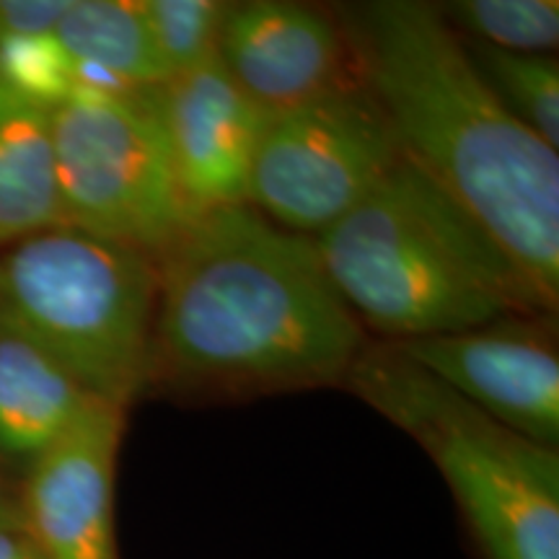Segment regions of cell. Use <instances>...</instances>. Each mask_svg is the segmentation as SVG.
Here are the masks:
<instances>
[{"instance_id": "8", "label": "cell", "mask_w": 559, "mask_h": 559, "mask_svg": "<svg viewBox=\"0 0 559 559\" xmlns=\"http://www.w3.org/2000/svg\"><path fill=\"white\" fill-rule=\"evenodd\" d=\"M394 345L506 428L557 445L559 353L542 317H510Z\"/></svg>"}, {"instance_id": "4", "label": "cell", "mask_w": 559, "mask_h": 559, "mask_svg": "<svg viewBox=\"0 0 559 559\" xmlns=\"http://www.w3.org/2000/svg\"><path fill=\"white\" fill-rule=\"evenodd\" d=\"M156 293L151 257L73 226L0 251V334L29 342L124 412L148 389Z\"/></svg>"}, {"instance_id": "14", "label": "cell", "mask_w": 559, "mask_h": 559, "mask_svg": "<svg viewBox=\"0 0 559 559\" xmlns=\"http://www.w3.org/2000/svg\"><path fill=\"white\" fill-rule=\"evenodd\" d=\"M58 226L52 111L0 83V249Z\"/></svg>"}, {"instance_id": "11", "label": "cell", "mask_w": 559, "mask_h": 559, "mask_svg": "<svg viewBox=\"0 0 559 559\" xmlns=\"http://www.w3.org/2000/svg\"><path fill=\"white\" fill-rule=\"evenodd\" d=\"M218 60L243 94L270 115L355 79L337 16L285 0L228 3Z\"/></svg>"}, {"instance_id": "16", "label": "cell", "mask_w": 559, "mask_h": 559, "mask_svg": "<svg viewBox=\"0 0 559 559\" xmlns=\"http://www.w3.org/2000/svg\"><path fill=\"white\" fill-rule=\"evenodd\" d=\"M438 11L464 39L498 50L549 55L559 45L557 0H456Z\"/></svg>"}, {"instance_id": "6", "label": "cell", "mask_w": 559, "mask_h": 559, "mask_svg": "<svg viewBox=\"0 0 559 559\" xmlns=\"http://www.w3.org/2000/svg\"><path fill=\"white\" fill-rule=\"evenodd\" d=\"M52 145L66 226L158 262L194 221L151 88L75 94L52 109Z\"/></svg>"}, {"instance_id": "12", "label": "cell", "mask_w": 559, "mask_h": 559, "mask_svg": "<svg viewBox=\"0 0 559 559\" xmlns=\"http://www.w3.org/2000/svg\"><path fill=\"white\" fill-rule=\"evenodd\" d=\"M96 404L41 349L0 334V464L26 472Z\"/></svg>"}, {"instance_id": "2", "label": "cell", "mask_w": 559, "mask_h": 559, "mask_svg": "<svg viewBox=\"0 0 559 559\" xmlns=\"http://www.w3.org/2000/svg\"><path fill=\"white\" fill-rule=\"evenodd\" d=\"M353 68L404 156L436 179L539 293L559 298V156L510 111L436 5L376 0L337 13Z\"/></svg>"}, {"instance_id": "5", "label": "cell", "mask_w": 559, "mask_h": 559, "mask_svg": "<svg viewBox=\"0 0 559 559\" xmlns=\"http://www.w3.org/2000/svg\"><path fill=\"white\" fill-rule=\"evenodd\" d=\"M342 386L417 440L487 559H559L557 445L485 415L394 342L366 345Z\"/></svg>"}, {"instance_id": "3", "label": "cell", "mask_w": 559, "mask_h": 559, "mask_svg": "<svg viewBox=\"0 0 559 559\" xmlns=\"http://www.w3.org/2000/svg\"><path fill=\"white\" fill-rule=\"evenodd\" d=\"M313 241L349 311L396 342L549 313L498 241L404 153Z\"/></svg>"}, {"instance_id": "10", "label": "cell", "mask_w": 559, "mask_h": 559, "mask_svg": "<svg viewBox=\"0 0 559 559\" xmlns=\"http://www.w3.org/2000/svg\"><path fill=\"white\" fill-rule=\"evenodd\" d=\"M124 419V409L96 404L24 472V531L41 559H120L115 479Z\"/></svg>"}, {"instance_id": "20", "label": "cell", "mask_w": 559, "mask_h": 559, "mask_svg": "<svg viewBox=\"0 0 559 559\" xmlns=\"http://www.w3.org/2000/svg\"><path fill=\"white\" fill-rule=\"evenodd\" d=\"M0 528L24 531V506H21V485L9 477L0 464Z\"/></svg>"}, {"instance_id": "15", "label": "cell", "mask_w": 559, "mask_h": 559, "mask_svg": "<svg viewBox=\"0 0 559 559\" xmlns=\"http://www.w3.org/2000/svg\"><path fill=\"white\" fill-rule=\"evenodd\" d=\"M466 52L500 96L502 104L542 135L551 148L559 145V66L555 55L510 52L464 39Z\"/></svg>"}, {"instance_id": "7", "label": "cell", "mask_w": 559, "mask_h": 559, "mask_svg": "<svg viewBox=\"0 0 559 559\" xmlns=\"http://www.w3.org/2000/svg\"><path fill=\"white\" fill-rule=\"evenodd\" d=\"M376 96L353 81L272 111L257 145L249 205L296 234H321L347 215L402 158Z\"/></svg>"}, {"instance_id": "21", "label": "cell", "mask_w": 559, "mask_h": 559, "mask_svg": "<svg viewBox=\"0 0 559 559\" xmlns=\"http://www.w3.org/2000/svg\"><path fill=\"white\" fill-rule=\"evenodd\" d=\"M0 559H41V557L26 531L0 528Z\"/></svg>"}, {"instance_id": "13", "label": "cell", "mask_w": 559, "mask_h": 559, "mask_svg": "<svg viewBox=\"0 0 559 559\" xmlns=\"http://www.w3.org/2000/svg\"><path fill=\"white\" fill-rule=\"evenodd\" d=\"M52 34L73 60L79 94H138L169 81L140 0H68Z\"/></svg>"}, {"instance_id": "1", "label": "cell", "mask_w": 559, "mask_h": 559, "mask_svg": "<svg viewBox=\"0 0 559 559\" xmlns=\"http://www.w3.org/2000/svg\"><path fill=\"white\" fill-rule=\"evenodd\" d=\"M156 270L148 386L190 394L342 386L366 349L317 241L251 205L198 215Z\"/></svg>"}, {"instance_id": "9", "label": "cell", "mask_w": 559, "mask_h": 559, "mask_svg": "<svg viewBox=\"0 0 559 559\" xmlns=\"http://www.w3.org/2000/svg\"><path fill=\"white\" fill-rule=\"evenodd\" d=\"M151 99L194 218L249 205L251 164L270 111L243 94L218 55L153 86Z\"/></svg>"}, {"instance_id": "18", "label": "cell", "mask_w": 559, "mask_h": 559, "mask_svg": "<svg viewBox=\"0 0 559 559\" xmlns=\"http://www.w3.org/2000/svg\"><path fill=\"white\" fill-rule=\"evenodd\" d=\"M0 83L50 111L79 94L73 60L52 32L0 39Z\"/></svg>"}, {"instance_id": "17", "label": "cell", "mask_w": 559, "mask_h": 559, "mask_svg": "<svg viewBox=\"0 0 559 559\" xmlns=\"http://www.w3.org/2000/svg\"><path fill=\"white\" fill-rule=\"evenodd\" d=\"M153 47L166 75L187 73L218 55L228 3L215 0H140Z\"/></svg>"}, {"instance_id": "19", "label": "cell", "mask_w": 559, "mask_h": 559, "mask_svg": "<svg viewBox=\"0 0 559 559\" xmlns=\"http://www.w3.org/2000/svg\"><path fill=\"white\" fill-rule=\"evenodd\" d=\"M68 0H0V39L55 29Z\"/></svg>"}]
</instances>
